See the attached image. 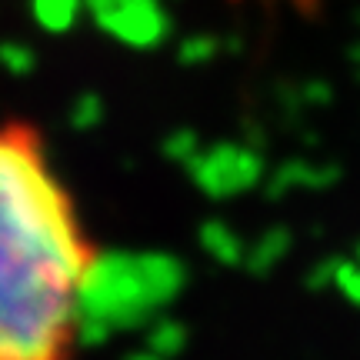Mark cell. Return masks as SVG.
I'll use <instances>...</instances> for the list:
<instances>
[{
	"label": "cell",
	"instance_id": "obj_1",
	"mask_svg": "<svg viewBox=\"0 0 360 360\" xmlns=\"http://www.w3.org/2000/svg\"><path fill=\"white\" fill-rule=\"evenodd\" d=\"M101 250L40 127L0 120V360H70Z\"/></svg>",
	"mask_w": 360,
	"mask_h": 360
}]
</instances>
